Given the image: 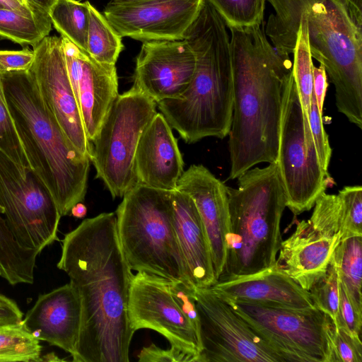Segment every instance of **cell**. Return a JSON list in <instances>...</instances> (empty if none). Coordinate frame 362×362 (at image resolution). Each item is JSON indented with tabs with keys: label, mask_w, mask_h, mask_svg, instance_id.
Wrapping results in <instances>:
<instances>
[{
	"label": "cell",
	"mask_w": 362,
	"mask_h": 362,
	"mask_svg": "<svg viewBox=\"0 0 362 362\" xmlns=\"http://www.w3.org/2000/svg\"><path fill=\"white\" fill-rule=\"evenodd\" d=\"M81 302L74 362H128L134 332L128 317L133 276L121 249L115 213L83 220L66 233L57 264Z\"/></svg>",
	"instance_id": "cell-1"
},
{
	"label": "cell",
	"mask_w": 362,
	"mask_h": 362,
	"mask_svg": "<svg viewBox=\"0 0 362 362\" xmlns=\"http://www.w3.org/2000/svg\"><path fill=\"white\" fill-rule=\"evenodd\" d=\"M228 28L233 79L228 178L234 180L259 163L276 161L292 62L269 43L262 25Z\"/></svg>",
	"instance_id": "cell-2"
},
{
	"label": "cell",
	"mask_w": 362,
	"mask_h": 362,
	"mask_svg": "<svg viewBox=\"0 0 362 362\" xmlns=\"http://www.w3.org/2000/svg\"><path fill=\"white\" fill-rule=\"evenodd\" d=\"M195 57L187 90L157 106L171 128L187 144L228 136L233 111V79L226 25L208 0L184 38Z\"/></svg>",
	"instance_id": "cell-3"
},
{
	"label": "cell",
	"mask_w": 362,
	"mask_h": 362,
	"mask_svg": "<svg viewBox=\"0 0 362 362\" xmlns=\"http://www.w3.org/2000/svg\"><path fill=\"white\" fill-rule=\"evenodd\" d=\"M1 76L30 170L49 191L60 215L66 216L84 200L90 160L68 142L45 105L30 70L1 72Z\"/></svg>",
	"instance_id": "cell-4"
},
{
	"label": "cell",
	"mask_w": 362,
	"mask_h": 362,
	"mask_svg": "<svg viewBox=\"0 0 362 362\" xmlns=\"http://www.w3.org/2000/svg\"><path fill=\"white\" fill-rule=\"evenodd\" d=\"M273 7L266 30L302 21L310 52L335 88L336 105L362 129V30L344 0H266Z\"/></svg>",
	"instance_id": "cell-5"
},
{
	"label": "cell",
	"mask_w": 362,
	"mask_h": 362,
	"mask_svg": "<svg viewBox=\"0 0 362 362\" xmlns=\"http://www.w3.org/2000/svg\"><path fill=\"white\" fill-rule=\"evenodd\" d=\"M228 187L230 226L225 267L217 281L252 275L274 265L286 207L276 163L251 168ZM216 281V282H217Z\"/></svg>",
	"instance_id": "cell-6"
},
{
	"label": "cell",
	"mask_w": 362,
	"mask_h": 362,
	"mask_svg": "<svg viewBox=\"0 0 362 362\" xmlns=\"http://www.w3.org/2000/svg\"><path fill=\"white\" fill-rule=\"evenodd\" d=\"M122 198L115 213L130 269L196 288L175 228L173 191L136 184Z\"/></svg>",
	"instance_id": "cell-7"
},
{
	"label": "cell",
	"mask_w": 362,
	"mask_h": 362,
	"mask_svg": "<svg viewBox=\"0 0 362 362\" xmlns=\"http://www.w3.org/2000/svg\"><path fill=\"white\" fill-rule=\"evenodd\" d=\"M276 163L286 207L295 216L310 211L318 197L333 183L316 153L292 73L284 96Z\"/></svg>",
	"instance_id": "cell-8"
},
{
	"label": "cell",
	"mask_w": 362,
	"mask_h": 362,
	"mask_svg": "<svg viewBox=\"0 0 362 362\" xmlns=\"http://www.w3.org/2000/svg\"><path fill=\"white\" fill-rule=\"evenodd\" d=\"M156 103L131 88L119 94L92 142L93 163L112 198L137 184L134 155L140 136L156 115Z\"/></svg>",
	"instance_id": "cell-9"
},
{
	"label": "cell",
	"mask_w": 362,
	"mask_h": 362,
	"mask_svg": "<svg viewBox=\"0 0 362 362\" xmlns=\"http://www.w3.org/2000/svg\"><path fill=\"white\" fill-rule=\"evenodd\" d=\"M0 209L18 243L39 254L57 240L62 216L40 178L0 150Z\"/></svg>",
	"instance_id": "cell-10"
},
{
	"label": "cell",
	"mask_w": 362,
	"mask_h": 362,
	"mask_svg": "<svg viewBox=\"0 0 362 362\" xmlns=\"http://www.w3.org/2000/svg\"><path fill=\"white\" fill-rule=\"evenodd\" d=\"M201 351L197 362H286L211 287L195 288Z\"/></svg>",
	"instance_id": "cell-11"
},
{
	"label": "cell",
	"mask_w": 362,
	"mask_h": 362,
	"mask_svg": "<svg viewBox=\"0 0 362 362\" xmlns=\"http://www.w3.org/2000/svg\"><path fill=\"white\" fill-rule=\"evenodd\" d=\"M226 299L286 362H327V315L322 311Z\"/></svg>",
	"instance_id": "cell-12"
},
{
	"label": "cell",
	"mask_w": 362,
	"mask_h": 362,
	"mask_svg": "<svg viewBox=\"0 0 362 362\" xmlns=\"http://www.w3.org/2000/svg\"><path fill=\"white\" fill-rule=\"evenodd\" d=\"M31 72L42 100L68 142L91 158L88 140L69 79L62 37L47 35L33 46Z\"/></svg>",
	"instance_id": "cell-13"
},
{
	"label": "cell",
	"mask_w": 362,
	"mask_h": 362,
	"mask_svg": "<svg viewBox=\"0 0 362 362\" xmlns=\"http://www.w3.org/2000/svg\"><path fill=\"white\" fill-rule=\"evenodd\" d=\"M169 283L144 272L133 275L128 300L129 325L134 332L141 329L158 332L170 346L196 356L198 361L199 334L173 297Z\"/></svg>",
	"instance_id": "cell-14"
},
{
	"label": "cell",
	"mask_w": 362,
	"mask_h": 362,
	"mask_svg": "<svg viewBox=\"0 0 362 362\" xmlns=\"http://www.w3.org/2000/svg\"><path fill=\"white\" fill-rule=\"evenodd\" d=\"M203 0L110 1L103 14L122 37L144 42L183 40Z\"/></svg>",
	"instance_id": "cell-15"
},
{
	"label": "cell",
	"mask_w": 362,
	"mask_h": 362,
	"mask_svg": "<svg viewBox=\"0 0 362 362\" xmlns=\"http://www.w3.org/2000/svg\"><path fill=\"white\" fill-rule=\"evenodd\" d=\"M195 63L185 39L144 42L136 59L132 88L156 103L177 98L189 86Z\"/></svg>",
	"instance_id": "cell-16"
},
{
	"label": "cell",
	"mask_w": 362,
	"mask_h": 362,
	"mask_svg": "<svg viewBox=\"0 0 362 362\" xmlns=\"http://www.w3.org/2000/svg\"><path fill=\"white\" fill-rule=\"evenodd\" d=\"M62 39L69 79L92 143L119 95L117 68L96 61L68 39Z\"/></svg>",
	"instance_id": "cell-17"
},
{
	"label": "cell",
	"mask_w": 362,
	"mask_h": 362,
	"mask_svg": "<svg viewBox=\"0 0 362 362\" xmlns=\"http://www.w3.org/2000/svg\"><path fill=\"white\" fill-rule=\"evenodd\" d=\"M193 199L204 224L216 281L223 271L229 233L228 187L202 165L183 172L177 189Z\"/></svg>",
	"instance_id": "cell-18"
},
{
	"label": "cell",
	"mask_w": 362,
	"mask_h": 362,
	"mask_svg": "<svg viewBox=\"0 0 362 362\" xmlns=\"http://www.w3.org/2000/svg\"><path fill=\"white\" fill-rule=\"evenodd\" d=\"M340 241L339 234L302 220L295 231L282 240L274 267L308 291L326 274Z\"/></svg>",
	"instance_id": "cell-19"
},
{
	"label": "cell",
	"mask_w": 362,
	"mask_h": 362,
	"mask_svg": "<svg viewBox=\"0 0 362 362\" xmlns=\"http://www.w3.org/2000/svg\"><path fill=\"white\" fill-rule=\"evenodd\" d=\"M81 324V302L69 282L39 296L23 319V325L40 341H47L72 356Z\"/></svg>",
	"instance_id": "cell-20"
},
{
	"label": "cell",
	"mask_w": 362,
	"mask_h": 362,
	"mask_svg": "<svg viewBox=\"0 0 362 362\" xmlns=\"http://www.w3.org/2000/svg\"><path fill=\"white\" fill-rule=\"evenodd\" d=\"M184 162L172 128L157 112L141 133L134 155L137 184L174 191Z\"/></svg>",
	"instance_id": "cell-21"
},
{
	"label": "cell",
	"mask_w": 362,
	"mask_h": 362,
	"mask_svg": "<svg viewBox=\"0 0 362 362\" xmlns=\"http://www.w3.org/2000/svg\"><path fill=\"white\" fill-rule=\"evenodd\" d=\"M210 287L229 300L274 308H315L309 292L274 265L252 275L217 281Z\"/></svg>",
	"instance_id": "cell-22"
},
{
	"label": "cell",
	"mask_w": 362,
	"mask_h": 362,
	"mask_svg": "<svg viewBox=\"0 0 362 362\" xmlns=\"http://www.w3.org/2000/svg\"><path fill=\"white\" fill-rule=\"evenodd\" d=\"M173 216L178 242L197 288L216 282L207 235L197 208L190 196L173 191Z\"/></svg>",
	"instance_id": "cell-23"
},
{
	"label": "cell",
	"mask_w": 362,
	"mask_h": 362,
	"mask_svg": "<svg viewBox=\"0 0 362 362\" xmlns=\"http://www.w3.org/2000/svg\"><path fill=\"white\" fill-rule=\"evenodd\" d=\"M330 263L356 311L362 314V236L342 240L334 250Z\"/></svg>",
	"instance_id": "cell-24"
},
{
	"label": "cell",
	"mask_w": 362,
	"mask_h": 362,
	"mask_svg": "<svg viewBox=\"0 0 362 362\" xmlns=\"http://www.w3.org/2000/svg\"><path fill=\"white\" fill-rule=\"evenodd\" d=\"M88 1L57 0L48 11L52 25L61 35L86 52L89 21Z\"/></svg>",
	"instance_id": "cell-25"
},
{
	"label": "cell",
	"mask_w": 362,
	"mask_h": 362,
	"mask_svg": "<svg viewBox=\"0 0 362 362\" xmlns=\"http://www.w3.org/2000/svg\"><path fill=\"white\" fill-rule=\"evenodd\" d=\"M52 23L48 14L29 16L0 8V37L21 45H35L49 35Z\"/></svg>",
	"instance_id": "cell-26"
},
{
	"label": "cell",
	"mask_w": 362,
	"mask_h": 362,
	"mask_svg": "<svg viewBox=\"0 0 362 362\" xmlns=\"http://www.w3.org/2000/svg\"><path fill=\"white\" fill-rule=\"evenodd\" d=\"M87 53L96 61L115 65L123 50L122 37L104 15L89 4Z\"/></svg>",
	"instance_id": "cell-27"
},
{
	"label": "cell",
	"mask_w": 362,
	"mask_h": 362,
	"mask_svg": "<svg viewBox=\"0 0 362 362\" xmlns=\"http://www.w3.org/2000/svg\"><path fill=\"white\" fill-rule=\"evenodd\" d=\"M40 340L21 323L0 325V362L40 361Z\"/></svg>",
	"instance_id": "cell-28"
},
{
	"label": "cell",
	"mask_w": 362,
	"mask_h": 362,
	"mask_svg": "<svg viewBox=\"0 0 362 362\" xmlns=\"http://www.w3.org/2000/svg\"><path fill=\"white\" fill-rule=\"evenodd\" d=\"M228 28L262 24L266 0H208Z\"/></svg>",
	"instance_id": "cell-29"
},
{
	"label": "cell",
	"mask_w": 362,
	"mask_h": 362,
	"mask_svg": "<svg viewBox=\"0 0 362 362\" xmlns=\"http://www.w3.org/2000/svg\"><path fill=\"white\" fill-rule=\"evenodd\" d=\"M341 240L362 236V187L346 186L338 192Z\"/></svg>",
	"instance_id": "cell-30"
},
{
	"label": "cell",
	"mask_w": 362,
	"mask_h": 362,
	"mask_svg": "<svg viewBox=\"0 0 362 362\" xmlns=\"http://www.w3.org/2000/svg\"><path fill=\"white\" fill-rule=\"evenodd\" d=\"M0 150L26 175L30 170L5 98L0 72Z\"/></svg>",
	"instance_id": "cell-31"
},
{
	"label": "cell",
	"mask_w": 362,
	"mask_h": 362,
	"mask_svg": "<svg viewBox=\"0 0 362 362\" xmlns=\"http://www.w3.org/2000/svg\"><path fill=\"white\" fill-rule=\"evenodd\" d=\"M326 336L327 362H362L361 339L355 338L341 328L335 327L333 320L328 315Z\"/></svg>",
	"instance_id": "cell-32"
},
{
	"label": "cell",
	"mask_w": 362,
	"mask_h": 362,
	"mask_svg": "<svg viewBox=\"0 0 362 362\" xmlns=\"http://www.w3.org/2000/svg\"><path fill=\"white\" fill-rule=\"evenodd\" d=\"M339 286L337 271L329 262L326 274L308 291L315 308L329 316L334 325L339 313Z\"/></svg>",
	"instance_id": "cell-33"
},
{
	"label": "cell",
	"mask_w": 362,
	"mask_h": 362,
	"mask_svg": "<svg viewBox=\"0 0 362 362\" xmlns=\"http://www.w3.org/2000/svg\"><path fill=\"white\" fill-rule=\"evenodd\" d=\"M310 105L308 122L312 138L319 160L323 168L328 171L332 148L329 145L328 135L324 128L322 115L319 112L313 92Z\"/></svg>",
	"instance_id": "cell-34"
},
{
	"label": "cell",
	"mask_w": 362,
	"mask_h": 362,
	"mask_svg": "<svg viewBox=\"0 0 362 362\" xmlns=\"http://www.w3.org/2000/svg\"><path fill=\"white\" fill-rule=\"evenodd\" d=\"M339 305L335 325L355 338L361 339L362 314L358 313L350 301L346 292L339 281Z\"/></svg>",
	"instance_id": "cell-35"
},
{
	"label": "cell",
	"mask_w": 362,
	"mask_h": 362,
	"mask_svg": "<svg viewBox=\"0 0 362 362\" xmlns=\"http://www.w3.org/2000/svg\"><path fill=\"white\" fill-rule=\"evenodd\" d=\"M25 252L16 240L0 209V270L18 260Z\"/></svg>",
	"instance_id": "cell-36"
},
{
	"label": "cell",
	"mask_w": 362,
	"mask_h": 362,
	"mask_svg": "<svg viewBox=\"0 0 362 362\" xmlns=\"http://www.w3.org/2000/svg\"><path fill=\"white\" fill-rule=\"evenodd\" d=\"M139 362H197V357L177 348L161 349L154 344L144 346L138 355Z\"/></svg>",
	"instance_id": "cell-37"
},
{
	"label": "cell",
	"mask_w": 362,
	"mask_h": 362,
	"mask_svg": "<svg viewBox=\"0 0 362 362\" xmlns=\"http://www.w3.org/2000/svg\"><path fill=\"white\" fill-rule=\"evenodd\" d=\"M168 288L181 311L199 334V321L194 296L195 288H189L181 282H170L168 284Z\"/></svg>",
	"instance_id": "cell-38"
},
{
	"label": "cell",
	"mask_w": 362,
	"mask_h": 362,
	"mask_svg": "<svg viewBox=\"0 0 362 362\" xmlns=\"http://www.w3.org/2000/svg\"><path fill=\"white\" fill-rule=\"evenodd\" d=\"M35 59V51L28 47L20 50H0V71L20 72L30 70Z\"/></svg>",
	"instance_id": "cell-39"
},
{
	"label": "cell",
	"mask_w": 362,
	"mask_h": 362,
	"mask_svg": "<svg viewBox=\"0 0 362 362\" xmlns=\"http://www.w3.org/2000/svg\"><path fill=\"white\" fill-rule=\"evenodd\" d=\"M313 92L319 112L322 115L324 101L328 86L327 73L324 66L322 64H320L318 67L313 66Z\"/></svg>",
	"instance_id": "cell-40"
},
{
	"label": "cell",
	"mask_w": 362,
	"mask_h": 362,
	"mask_svg": "<svg viewBox=\"0 0 362 362\" xmlns=\"http://www.w3.org/2000/svg\"><path fill=\"white\" fill-rule=\"evenodd\" d=\"M23 319V313L15 301L0 294V325L21 323Z\"/></svg>",
	"instance_id": "cell-41"
},
{
	"label": "cell",
	"mask_w": 362,
	"mask_h": 362,
	"mask_svg": "<svg viewBox=\"0 0 362 362\" xmlns=\"http://www.w3.org/2000/svg\"><path fill=\"white\" fill-rule=\"evenodd\" d=\"M0 4L3 8L29 16H38L48 14L29 3L27 0H0Z\"/></svg>",
	"instance_id": "cell-42"
},
{
	"label": "cell",
	"mask_w": 362,
	"mask_h": 362,
	"mask_svg": "<svg viewBox=\"0 0 362 362\" xmlns=\"http://www.w3.org/2000/svg\"><path fill=\"white\" fill-rule=\"evenodd\" d=\"M29 3L39 8L40 10L48 13L50 8L57 0H27Z\"/></svg>",
	"instance_id": "cell-43"
},
{
	"label": "cell",
	"mask_w": 362,
	"mask_h": 362,
	"mask_svg": "<svg viewBox=\"0 0 362 362\" xmlns=\"http://www.w3.org/2000/svg\"><path fill=\"white\" fill-rule=\"evenodd\" d=\"M70 214L75 218H83L86 216L87 208L82 202H78L71 208Z\"/></svg>",
	"instance_id": "cell-44"
},
{
	"label": "cell",
	"mask_w": 362,
	"mask_h": 362,
	"mask_svg": "<svg viewBox=\"0 0 362 362\" xmlns=\"http://www.w3.org/2000/svg\"><path fill=\"white\" fill-rule=\"evenodd\" d=\"M63 361L60 358H58L57 356H56L54 353H49L48 354H47L46 356H44L43 358H40V361Z\"/></svg>",
	"instance_id": "cell-45"
},
{
	"label": "cell",
	"mask_w": 362,
	"mask_h": 362,
	"mask_svg": "<svg viewBox=\"0 0 362 362\" xmlns=\"http://www.w3.org/2000/svg\"><path fill=\"white\" fill-rule=\"evenodd\" d=\"M137 1V0H110V1L115 2V3L127 2V1Z\"/></svg>",
	"instance_id": "cell-46"
},
{
	"label": "cell",
	"mask_w": 362,
	"mask_h": 362,
	"mask_svg": "<svg viewBox=\"0 0 362 362\" xmlns=\"http://www.w3.org/2000/svg\"><path fill=\"white\" fill-rule=\"evenodd\" d=\"M0 8H3V7L1 6V4H0Z\"/></svg>",
	"instance_id": "cell-47"
},
{
	"label": "cell",
	"mask_w": 362,
	"mask_h": 362,
	"mask_svg": "<svg viewBox=\"0 0 362 362\" xmlns=\"http://www.w3.org/2000/svg\"><path fill=\"white\" fill-rule=\"evenodd\" d=\"M344 1H346V0H344Z\"/></svg>",
	"instance_id": "cell-48"
}]
</instances>
